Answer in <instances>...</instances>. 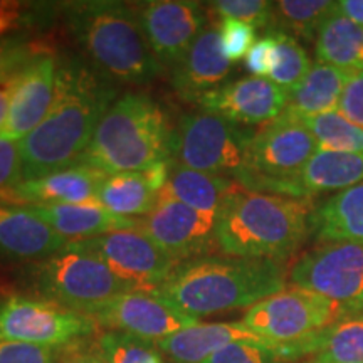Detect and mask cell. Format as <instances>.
Masks as SVG:
<instances>
[{"instance_id": "6da1fadb", "label": "cell", "mask_w": 363, "mask_h": 363, "mask_svg": "<svg viewBox=\"0 0 363 363\" xmlns=\"http://www.w3.org/2000/svg\"><path fill=\"white\" fill-rule=\"evenodd\" d=\"M115 101L116 88L98 71L74 59L59 62L51 110L19 142L22 182L43 179L79 163L99 121Z\"/></svg>"}, {"instance_id": "7a4b0ae2", "label": "cell", "mask_w": 363, "mask_h": 363, "mask_svg": "<svg viewBox=\"0 0 363 363\" xmlns=\"http://www.w3.org/2000/svg\"><path fill=\"white\" fill-rule=\"evenodd\" d=\"M284 262L203 256L180 262L155 291L185 315L201 318L251 308L286 289Z\"/></svg>"}, {"instance_id": "3957f363", "label": "cell", "mask_w": 363, "mask_h": 363, "mask_svg": "<svg viewBox=\"0 0 363 363\" xmlns=\"http://www.w3.org/2000/svg\"><path fill=\"white\" fill-rule=\"evenodd\" d=\"M315 202L240 190L217 217L224 256L284 262L311 238Z\"/></svg>"}, {"instance_id": "277c9868", "label": "cell", "mask_w": 363, "mask_h": 363, "mask_svg": "<svg viewBox=\"0 0 363 363\" xmlns=\"http://www.w3.org/2000/svg\"><path fill=\"white\" fill-rule=\"evenodd\" d=\"M67 29L99 74L147 84L165 71L145 39L138 13L125 2L86 0L62 6Z\"/></svg>"}, {"instance_id": "5b68a950", "label": "cell", "mask_w": 363, "mask_h": 363, "mask_svg": "<svg viewBox=\"0 0 363 363\" xmlns=\"http://www.w3.org/2000/svg\"><path fill=\"white\" fill-rule=\"evenodd\" d=\"M174 130L155 99L143 93L116 98L99 121L79 163L108 177L121 172H143L169 160Z\"/></svg>"}, {"instance_id": "8992f818", "label": "cell", "mask_w": 363, "mask_h": 363, "mask_svg": "<svg viewBox=\"0 0 363 363\" xmlns=\"http://www.w3.org/2000/svg\"><path fill=\"white\" fill-rule=\"evenodd\" d=\"M34 281L45 301L88 316L116 294L130 291L99 257L72 240L34 266Z\"/></svg>"}, {"instance_id": "52a82bcc", "label": "cell", "mask_w": 363, "mask_h": 363, "mask_svg": "<svg viewBox=\"0 0 363 363\" xmlns=\"http://www.w3.org/2000/svg\"><path fill=\"white\" fill-rule=\"evenodd\" d=\"M256 130L208 111L182 115L174 130L172 160L190 170L235 179L244 169Z\"/></svg>"}, {"instance_id": "ba28073f", "label": "cell", "mask_w": 363, "mask_h": 363, "mask_svg": "<svg viewBox=\"0 0 363 363\" xmlns=\"http://www.w3.org/2000/svg\"><path fill=\"white\" fill-rule=\"evenodd\" d=\"M318 148L303 121L281 115L254 133L244 169L234 180L244 190L264 194L272 184L296 175Z\"/></svg>"}, {"instance_id": "9c48e42d", "label": "cell", "mask_w": 363, "mask_h": 363, "mask_svg": "<svg viewBox=\"0 0 363 363\" xmlns=\"http://www.w3.org/2000/svg\"><path fill=\"white\" fill-rule=\"evenodd\" d=\"M342 316L338 303L301 288H286L249 308L242 323L278 348L303 342Z\"/></svg>"}, {"instance_id": "30bf717a", "label": "cell", "mask_w": 363, "mask_h": 363, "mask_svg": "<svg viewBox=\"0 0 363 363\" xmlns=\"http://www.w3.org/2000/svg\"><path fill=\"white\" fill-rule=\"evenodd\" d=\"M288 278L294 288L338 303L345 316L363 296V240L318 244L294 261Z\"/></svg>"}, {"instance_id": "8fae6325", "label": "cell", "mask_w": 363, "mask_h": 363, "mask_svg": "<svg viewBox=\"0 0 363 363\" xmlns=\"http://www.w3.org/2000/svg\"><path fill=\"white\" fill-rule=\"evenodd\" d=\"M98 328L83 313L56 303L12 294L0 301V340L57 348L88 337Z\"/></svg>"}, {"instance_id": "7c38bea8", "label": "cell", "mask_w": 363, "mask_h": 363, "mask_svg": "<svg viewBox=\"0 0 363 363\" xmlns=\"http://www.w3.org/2000/svg\"><path fill=\"white\" fill-rule=\"evenodd\" d=\"M72 242L99 257L130 291H155L179 266L138 229Z\"/></svg>"}, {"instance_id": "4fadbf2b", "label": "cell", "mask_w": 363, "mask_h": 363, "mask_svg": "<svg viewBox=\"0 0 363 363\" xmlns=\"http://www.w3.org/2000/svg\"><path fill=\"white\" fill-rule=\"evenodd\" d=\"M138 230L147 234L177 264L211 256L217 247V217L160 197L157 207L140 219Z\"/></svg>"}, {"instance_id": "5bb4252c", "label": "cell", "mask_w": 363, "mask_h": 363, "mask_svg": "<svg viewBox=\"0 0 363 363\" xmlns=\"http://www.w3.org/2000/svg\"><path fill=\"white\" fill-rule=\"evenodd\" d=\"M153 56L163 67H175L207 24L202 4L192 0H152L136 9Z\"/></svg>"}, {"instance_id": "9a60e30c", "label": "cell", "mask_w": 363, "mask_h": 363, "mask_svg": "<svg viewBox=\"0 0 363 363\" xmlns=\"http://www.w3.org/2000/svg\"><path fill=\"white\" fill-rule=\"evenodd\" d=\"M94 323L111 331L160 342L177 331L201 323L172 306L157 291H125L91 315Z\"/></svg>"}, {"instance_id": "2e32d148", "label": "cell", "mask_w": 363, "mask_h": 363, "mask_svg": "<svg viewBox=\"0 0 363 363\" xmlns=\"http://www.w3.org/2000/svg\"><path fill=\"white\" fill-rule=\"evenodd\" d=\"M197 104L203 111L214 113L233 123L267 125L284 113L288 93L271 79L249 76L212 89Z\"/></svg>"}, {"instance_id": "e0dca14e", "label": "cell", "mask_w": 363, "mask_h": 363, "mask_svg": "<svg viewBox=\"0 0 363 363\" xmlns=\"http://www.w3.org/2000/svg\"><path fill=\"white\" fill-rule=\"evenodd\" d=\"M57 67V57L49 49H43L22 67L0 136L21 142L38 128L56 98Z\"/></svg>"}, {"instance_id": "ac0fdd59", "label": "cell", "mask_w": 363, "mask_h": 363, "mask_svg": "<svg viewBox=\"0 0 363 363\" xmlns=\"http://www.w3.org/2000/svg\"><path fill=\"white\" fill-rule=\"evenodd\" d=\"M360 182H363V153L318 148L296 175L272 184L264 194L313 201L316 195L337 194Z\"/></svg>"}, {"instance_id": "d6986e66", "label": "cell", "mask_w": 363, "mask_h": 363, "mask_svg": "<svg viewBox=\"0 0 363 363\" xmlns=\"http://www.w3.org/2000/svg\"><path fill=\"white\" fill-rule=\"evenodd\" d=\"M230 69L233 65L222 52L219 29L206 27L174 67L172 88L184 101L199 103L203 94L224 84Z\"/></svg>"}, {"instance_id": "ffe728a7", "label": "cell", "mask_w": 363, "mask_h": 363, "mask_svg": "<svg viewBox=\"0 0 363 363\" xmlns=\"http://www.w3.org/2000/svg\"><path fill=\"white\" fill-rule=\"evenodd\" d=\"M106 174L93 167L76 163L65 170L52 172L38 180L21 182L19 185L0 195L9 203H83L96 201V195Z\"/></svg>"}, {"instance_id": "44dd1931", "label": "cell", "mask_w": 363, "mask_h": 363, "mask_svg": "<svg viewBox=\"0 0 363 363\" xmlns=\"http://www.w3.org/2000/svg\"><path fill=\"white\" fill-rule=\"evenodd\" d=\"M67 240L52 230L29 206L0 203V256L43 261L61 251Z\"/></svg>"}, {"instance_id": "7402d4cb", "label": "cell", "mask_w": 363, "mask_h": 363, "mask_svg": "<svg viewBox=\"0 0 363 363\" xmlns=\"http://www.w3.org/2000/svg\"><path fill=\"white\" fill-rule=\"evenodd\" d=\"M29 207L65 239L86 240L118 230H135L140 227V219L113 214L98 201L83 203H40Z\"/></svg>"}, {"instance_id": "603a6c76", "label": "cell", "mask_w": 363, "mask_h": 363, "mask_svg": "<svg viewBox=\"0 0 363 363\" xmlns=\"http://www.w3.org/2000/svg\"><path fill=\"white\" fill-rule=\"evenodd\" d=\"M235 342L267 345L242 321H222L192 325L162 338L157 342V347L163 355L170 358L172 363H206L217 350Z\"/></svg>"}, {"instance_id": "cb8c5ba5", "label": "cell", "mask_w": 363, "mask_h": 363, "mask_svg": "<svg viewBox=\"0 0 363 363\" xmlns=\"http://www.w3.org/2000/svg\"><path fill=\"white\" fill-rule=\"evenodd\" d=\"M276 350L289 363L301 358L311 363H363V315L342 316L313 337Z\"/></svg>"}, {"instance_id": "d4e9b609", "label": "cell", "mask_w": 363, "mask_h": 363, "mask_svg": "<svg viewBox=\"0 0 363 363\" xmlns=\"http://www.w3.org/2000/svg\"><path fill=\"white\" fill-rule=\"evenodd\" d=\"M240 190L242 187L230 177L190 170L170 158V179L160 197L174 199L203 214L219 217L230 197Z\"/></svg>"}, {"instance_id": "484cf974", "label": "cell", "mask_w": 363, "mask_h": 363, "mask_svg": "<svg viewBox=\"0 0 363 363\" xmlns=\"http://www.w3.org/2000/svg\"><path fill=\"white\" fill-rule=\"evenodd\" d=\"M311 239L316 244L363 240V182L315 203Z\"/></svg>"}, {"instance_id": "4316f807", "label": "cell", "mask_w": 363, "mask_h": 363, "mask_svg": "<svg viewBox=\"0 0 363 363\" xmlns=\"http://www.w3.org/2000/svg\"><path fill=\"white\" fill-rule=\"evenodd\" d=\"M352 76V72L335 66L315 62L301 83L288 93V106L283 115L294 120H306L338 111L343 91Z\"/></svg>"}, {"instance_id": "83f0119b", "label": "cell", "mask_w": 363, "mask_h": 363, "mask_svg": "<svg viewBox=\"0 0 363 363\" xmlns=\"http://www.w3.org/2000/svg\"><path fill=\"white\" fill-rule=\"evenodd\" d=\"M316 62L335 66L352 74L363 71V27L337 9L321 26L315 39Z\"/></svg>"}, {"instance_id": "f1b7e54d", "label": "cell", "mask_w": 363, "mask_h": 363, "mask_svg": "<svg viewBox=\"0 0 363 363\" xmlns=\"http://www.w3.org/2000/svg\"><path fill=\"white\" fill-rule=\"evenodd\" d=\"M160 194L152 189L143 172H121L106 177L96 201L116 216H148L157 207Z\"/></svg>"}, {"instance_id": "f546056e", "label": "cell", "mask_w": 363, "mask_h": 363, "mask_svg": "<svg viewBox=\"0 0 363 363\" xmlns=\"http://www.w3.org/2000/svg\"><path fill=\"white\" fill-rule=\"evenodd\" d=\"M338 9L331 0H279L272 2L271 29L293 35L294 39L315 43L321 26Z\"/></svg>"}, {"instance_id": "4dcf8cb0", "label": "cell", "mask_w": 363, "mask_h": 363, "mask_svg": "<svg viewBox=\"0 0 363 363\" xmlns=\"http://www.w3.org/2000/svg\"><path fill=\"white\" fill-rule=\"evenodd\" d=\"M266 33L274 39V54H272V66L267 79L289 93L311 69V59L303 44L293 35L276 29H269Z\"/></svg>"}, {"instance_id": "1f68e13d", "label": "cell", "mask_w": 363, "mask_h": 363, "mask_svg": "<svg viewBox=\"0 0 363 363\" xmlns=\"http://www.w3.org/2000/svg\"><path fill=\"white\" fill-rule=\"evenodd\" d=\"M303 125L311 131L318 147L331 152L363 153V126H358L338 111L306 118Z\"/></svg>"}, {"instance_id": "d6a6232c", "label": "cell", "mask_w": 363, "mask_h": 363, "mask_svg": "<svg viewBox=\"0 0 363 363\" xmlns=\"http://www.w3.org/2000/svg\"><path fill=\"white\" fill-rule=\"evenodd\" d=\"M98 350L106 363H167L155 342L121 331L103 333L98 340Z\"/></svg>"}, {"instance_id": "836d02e7", "label": "cell", "mask_w": 363, "mask_h": 363, "mask_svg": "<svg viewBox=\"0 0 363 363\" xmlns=\"http://www.w3.org/2000/svg\"><path fill=\"white\" fill-rule=\"evenodd\" d=\"M212 11L222 19H235L256 29L269 30L272 24V2L266 0H217Z\"/></svg>"}, {"instance_id": "e575fe53", "label": "cell", "mask_w": 363, "mask_h": 363, "mask_svg": "<svg viewBox=\"0 0 363 363\" xmlns=\"http://www.w3.org/2000/svg\"><path fill=\"white\" fill-rule=\"evenodd\" d=\"M51 4H33L21 0H0V39L22 27L35 26L39 21H49Z\"/></svg>"}, {"instance_id": "d590c367", "label": "cell", "mask_w": 363, "mask_h": 363, "mask_svg": "<svg viewBox=\"0 0 363 363\" xmlns=\"http://www.w3.org/2000/svg\"><path fill=\"white\" fill-rule=\"evenodd\" d=\"M206 363H289L269 345L235 342L222 347Z\"/></svg>"}, {"instance_id": "8d00e7d4", "label": "cell", "mask_w": 363, "mask_h": 363, "mask_svg": "<svg viewBox=\"0 0 363 363\" xmlns=\"http://www.w3.org/2000/svg\"><path fill=\"white\" fill-rule=\"evenodd\" d=\"M222 52L230 65L242 61L256 43V27L235 19H222L219 26Z\"/></svg>"}, {"instance_id": "74e56055", "label": "cell", "mask_w": 363, "mask_h": 363, "mask_svg": "<svg viewBox=\"0 0 363 363\" xmlns=\"http://www.w3.org/2000/svg\"><path fill=\"white\" fill-rule=\"evenodd\" d=\"M40 51L43 49L27 43L24 38L0 39V79L22 69Z\"/></svg>"}, {"instance_id": "f35d334b", "label": "cell", "mask_w": 363, "mask_h": 363, "mask_svg": "<svg viewBox=\"0 0 363 363\" xmlns=\"http://www.w3.org/2000/svg\"><path fill=\"white\" fill-rule=\"evenodd\" d=\"M0 363H57L56 348L0 340Z\"/></svg>"}, {"instance_id": "ab89813d", "label": "cell", "mask_w": 363, "mask_h": 363, "mask_svg": "<svg viewBox=\"0 0 363 363\" xmlns=\"http://www.w3.org/2000/svg\"><path fill=\"white\" fill-rule=\"evenodd\" d=\"M22 182V155L19 142L0 136V195Z\"/></svg>"}, {"instance_id": "60d3db41", "label": "cell", "mask_w": 363, "mask_h": 363, "mask_svg": "<svg viewBox=\"0 0 363 363\" xmlns=\"http://www.w3.org/2000/svg\"><path fill=\"white\" fill-rule=\"evenodd\" d=\"M338 113L348 121L363 126V71L353 74L343 91Z\"/></svg>"}, {"instance_id": "b9f144b4", "label": "cell", "mask_w": 363, "mask_h": 363, "mask_svg": "<svg viewBox=\"0 0 363 363\" xmlns=\"http://www.w3.org/2000/svg\"><path fill=\"white\" fill-rule=\"evenodd\" d=\"M272 54H274V39L267 34L262 39L256 40L251 51L246 56V67L256 78H266L269 76L272 66Z\"/></svg>"}, {"instance_id": "7bdbcfd3", "label": "cell", "mask_w": 363, "mask_h": 363, "mask_svg": "<svg viewBox=\"0 0 363 363\" xmlns=\"http://www.w3.org/2000/svg\"><path fill=\"white\" fill-rule=\"evenodd\" d=\"M21 72H22V69L12 72V74H9V76H6V78L0 79V131H2L4 125H6V121H7V115H9V110H11L13 91H16L17 83H19V79H21Z\"/></svg>"}, {"instance_id": "ee69618b", "label": "cell", "mask_w": 363, "mask_h": 363, "mask_svg": "<svg viewBox=\"0 0 363 363\" xmlns=\"http://www.w3.org/2000/svg\"><path fill=\"white\" fill-rule=\"evenodd\" d=\"M338 9L345 17L363 27V0H342Z\"/></svg>"}, {"instance_id": "f6af8a7d", "label": "cell", "mask_w": 363, "mask_h": 363, "mask_svg": "<svg viewBox=\"0 0 363 363\" xmlns=\"http://www.w3.org/2000/svg\"><path fill=\"white\" fill-rule=\"evenodd\" d=\"M62 363H106V360L101 357V353H86V352H76L66 358Z\"/></svg>"}, {"instance_id": "bcb514c9", "label": "cell", "mask_w": 363, "mask_h": 363, "mask_svg": "<svg viewBox=\"0 0 363 363\" xmlns=\"http://www.w3.org/2000/svg\"><path fill=\"white\" fill-rule=\"evenodd\" d=\"M350 315H363V296L358 299L355 305L348 308L347 313H345V316H350Z\"/></svg>"}, {"instance_id": "7dc6e473", "label": "cell", "mask_w": 363, "mask_h": 363, "mask_svg": "<svg viewBox=\"0 0 363 363\" xmlns=\"http://www.w3.org/2000/svg\"><path fill=\"white\" fill-rule=\"evenodd\" d=\"M305 363H311V362H310V360H306V362H305Z\"/></svg>"}]
</instances>
